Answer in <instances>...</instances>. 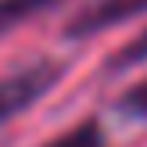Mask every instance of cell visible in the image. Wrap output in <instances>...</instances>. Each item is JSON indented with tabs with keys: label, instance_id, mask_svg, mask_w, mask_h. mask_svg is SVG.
I'll return each instance as SVG.
<instances>
[{
	"label": "cell",
	"instance_id": "obj_5",
	"mask_svg": "<svg viewBox=\"0 0 147 147\" xmlns=\"http://www.w3.org/2000/svg\"><path fill=\"white\" fill-rule=\"evenodd\" d=\"M144 61H147V29H140L129 43H122V47L108 57L104 72L108 76H119V72H129V68H136V65H144Z\"/></svg>",
	"mask_w": 147,
	"mask_h": 147
},
{
	"label": "cell",
	"instance_id": "obj_3",
	"mask_svg": "<svg viewBox=\"0 0 147 147\" xmlns=\"http://www.w3.org/2000/svg\"><path fill=\"white\" fill-rule=\"evenodd\" d=\"M57 4H65V0H0V36H7L11 29L32 22L43 11H54Z\"/></svg>",
	"mask_w": 147,
	"mask_h": 147
},
{
	"label": "cell",
	"instance_id": "obj_4",
	"mask_svg": "<svg viewBox=\"0 0 147 147\" xmlns=\"http://www.w3.org/2000/svg\"><path fill=\"white\" fill-rule=\"evenodd\" d=\"M43 147H108V136H104V129H100L97 119H83L76 126H68L61 136L47 140Z\"/></svg>",
	"mask_w": 147,
	"mask_h": 147
},
{
	"label": "cell",
	"instance_id": "obj_6",
	"mask_svg": "<svg viewBox=\"0 0 147 147\" xmlns=\"http://www.w3.org/2000/svg\"><path fill=\"white\" fill-rule=\"evenodd\" d=\"M119 115H126V119H147V76L140 83H133L129 90H122L119 97Z\"/></svg>",
	"mask_w": 147,
	"mask_h": 147
},
{
	"label": "cell",
	"instance_id": "obj_2",
	"mask_svg": "<svg viewBox=\"0 0 147 147\" xmlns=\"http://www.w3.org/2000/svg\"><path fill=\"white\" fill-rule=\"evenodd\" d=\"M144 14H147V0H90L65 25V40H90L97 32H108L115 25L144 18Z\"/></svg>",
	"mask_w": 147,
	"mask_h": 147
},
{
	"label": "cell",
	"instance_id": "obj_1",
	"mask_svg": "<svg viewBox=\"0 0 147 147\" xmlns=\"http://www.w3.org/2000/svg\"><path fill=\"white\" fill-rule=\"evenodd\" d=\"M57 79H61V65L50 61V57H40L32 65L7 72L0 79V129L11 119H18L22 111H29L47 90H54Z\"/></svg>",
	"mask_w": 147,
	"mask_h": 147
}]
</instances>
